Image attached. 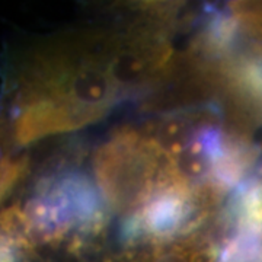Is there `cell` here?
<instances>
[{
  "mask_svg": "<svg viewBox=\"0 0 262 262\" xmlns=\"http://www.w3.org/2000/svg\"><path fill=\"white\" fill-rule=\"evenodd\" d=\"M102 194L118 210H141L159 191L178 187L153 137L122 131L105 143L95 160Z\"/></svg>",
  "mask_w": 262,
  "mask_h": 262,
  "instance_id": "6da1fadb",
  "label": "cell"
},
{
  "mask_svg": "<svg viewBox=\"0 0 262 262\" xmlns=\"http://www.w3.org/2000/svg\"><path fill=\"white\" fill-rule=\"evenodd\" d=\"M96 211V196L79 179H64L42 195L29 201L19 217L24 233L41 242L64 236L79 222H86Z\"/></svg>",
  "mask_w": 262,
  "mask_h": 262,
  "instance_id": "7a4b0ae2",
  "label": "cell"
},
{
  "mask_svg": "<svg viewBox=\"0 0 262 262\" xmlns=\"http://www.w3.org/2000/svg\"><path fill=\"white\" fill-rule=\"evenodd\" d=\"M130 262H210V249L194 237L163 239L136 253Z\"/></svg>",
  "mask_w": 262,
  "mask_h": 262,
  "instance_id": "3957f363",
  "label": "cell"
},
{
  "mask_svg": "<svg viewBox=\"0 0 262 262\" xmlns=\"http://www.w3.org/2000/svg\"><path fill=\"white\" fill-rule=\"evenodd\" d=\"M114 9H125L140 13L141 18L136 25L155 27L162 29V25L172 12L173 6L181 0H98Z\"/></svg>",
  "mask_w": 262,
  "mask_h": 262,
  "instance_id": "277c9868",
  "label": "cell"
}]
</instances>
